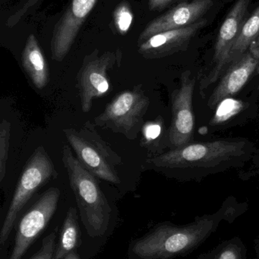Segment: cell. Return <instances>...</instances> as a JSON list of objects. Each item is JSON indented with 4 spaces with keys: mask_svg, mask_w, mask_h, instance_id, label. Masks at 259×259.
I'll use <instances>...</instances> for the list:
<instances>
[{
    "mask_svg": "<svg viewBox=\"0 0 259 259\" xmlns=\"http://www.w3.org/2000/svg\"><path fill=\"white\" fill-rule=\"evenodd\" d=\"M247 144L243 140H218L191 143L147 160L158 168L187 170L189 172H212L214 169L229 166L246 154Z\"/></svg>",
    "mask_w": 259,
    "mask_h": 259,
    "instance_id": "6da1fadb",
    "label": "cell"
},
{
    "mask_svg": "<svg viewBox=\"0 0 259 259\" xmlns=\"http://www.w3.org/2000/svg\"><path fill=\"white\" fill-rule=\"evenodd\" d=\"M62 160L87 233L91 237L104 235L112 210L97 178L82 166L68 145L62 148Z\"/></svg>",
    "mask_w": 259,
    "mask_h": 259,
    "instance_id": "7a4b0ae2",
    "label": "cell"
},
{
    "mask_svg": "<svg viewBox=\"0 0 259 259\" xmlns=\"http://www.w3.org/2000/svg\"><path fill=\"white\" fill-rule=\"evenodd\" d=\"M214 219L203 218L192 225H158L129 246L130 259H170L182 255L202 243L213 231Z\"/></svg>",
    "mask_w": 259,
    "mask_h": 259,
    "instance_id": "3957f363",
    "label": "cell"
},
{
    "mask_svg": "<svg viewBox=\"0 0 259 259\" xmlns=\"http://www.w3.org/2000/svg\"><path fill=\"white\" fill-rule=\"evenodd\" d=\"M65 138L79 162L99 179L114 184L121 183L117 167L123 163L121 156L101 138L89 121L80 129L63 130Z\"/></svg>",
    "mask_w": 259,
    "mask_h": 259,
    "instance_id": "277c9868",
    "label": "cell"
},
{
    "mask_svg": "<svg viewBox=\"0 0 259 259\" xmlns=\"http://www.w3.org/2000/svg\"><path fill=\"white\" fill-rule=\"evenodd\" d=\"M58 176L56 166L44 146L35 149L23 168L16 189L6 213L1 231L0 244L9 238L18 214L33 195L49 181Z\"/></svg>",
    "mask_w": 259,
    "mask_h": 259,
    "instance_id": "5b68a950",
    "label": "cell"
},
{
    "mask_svg": "<svg viewBox=\"0 0 259 259\" xmlns=\"http://www.w3.org/2000/svg\"><path fill=\"white\" fill-rule=\"evenodd\" d=\"M149 104L150 100L144 94L141 85H138L114 97L103 112L94 118V124L134 140L142 128Z\"/></svg>",
    "mask_w": 259,
    "mask_h": 259,
    "instance_id": "8992f818",
    "label": "cell"
},
{
    "mask_svg": "<svg viewBox=\"0 0 259 259\" xmlns=\"http://www.w3.org/2000/svg\"><path fill=\"white\" fill-rule=\"evenodd\" d=\"M120 51H106L100 53L98 49L84 57L77 74V88L82 109L89 112L93 100L107 94L109 88V71L121 64Z\"/></svg>",
    "mask_w": 259,
    "mask_h": 259,
    "instance_id": "52a82bcc",
    "label": "cell"
},
{
    "mask_svg": "<svg viewBox=\"0 0 259 259\" xmlns=\"http://www.w3.org/2000/svg\"><path fill=\"white\" fill-rule=\"evenodd\" d=\"M61 191L51 187L43 193L20 222L15 245L9 259H21L48 225L58 206Z\"/></svg>",
    "mask_w": 259,
    "mask_h": 259,
    "instance_id": "ba28073f",
    "label": "cell"
},
{
    "mask_svg": "<svg viewBox=\"0 0 259 259\" xmlns=\"http://www.w3.org/2000/svg\"><path fill=\"white\" fill-rule=\"evenodd\" d=\"M196 79L190 71L181 76L180 86L172 94V121L169 140L174 148L190 143L194 132L193 100Z\"/></svg>",
    "mask_w": 259,
    "mask_h": 259,
    "instance_id": "9c48e42d",
    "label": "cell"
},
{
    "mask_svg": "<svg viewBox=\"0 0 259 259\" xmlns=\"http://www.w3.org/2000/svg\"><path fill=\"white\" fill-rule=\"evenodd\" d=\"M98 0H71L53 27L50 50L53 61L62 62L69 53L88 15Z\"/></svg>",
    "mask_w": 259,
    "mask_h": 259,
    "instance_id": "30bf717a",
    "label": "cell"
},
{
    "mask_svg": "<svg viewBox=\"0 0 259 259\" xmlns=\"http://www.w3.org/2000/svg\"><path fill=\"white\" fill-rule=\"evenodd\" d=\"M251 0H237L220 26L214 47L213 61L214 67L206 81V85L212 84L220 77L222 71L228 65L230 53L240 34L245 22V17Z\"/></svg>",
    "mask_w": 259,
    "mask_h": 259,
    "instance_id": "8fae6325",
    "label": "cell"
},
{
    "mask_svg": "<svg viewBox=\"0 0 259 259\" xmlns=\"http://www.w3.org/2000/svg\"><path fill=\"white\" fill-rule=\"evenodd\" d=\"M213 6L212 0H193L190 3H180L149 22L138 36V46L158 33L188 27L198 22Z\"/></svg>",
    "mask_w": 259,
    "mask_h": 259,
    "instance_id": "7c38bea8",
    "label": "cell"
},
{
    "mask_svg": "<svg viewBox=\"0 0 259 259\" xmlns=\"http://www.w3.org/2000/svg\"><path fill=\"white\" fill-rule=\"evenodd\" d=\"M206 24L202 18L188 27L158 33L138 46V53L146 59H158L184 51Z\"/></svg>",
    "mask_w": 259,
    "mask_h": 259,
    "instance_id": "4fadbf2b",
    "label": "cell"
},
{
    "mask_svg": "<svg viewBox=\"0 0 259 259\" xmlns=\"http://www.w3.org/2000/svg\"><path fill=\"white\" fill-rule=\"evenodd\" d=\"M259 59L249 51L231 63L221 80L213 91L208 106L213 109L218 103L238 94L256 71Z\"/></svg>",
    "mask_w": 259,
    "mask_h": 259,
    "instance_id": "5bb4252c",
    "label": "cell"
},
{
    "mask_svg": "<svg viewBox=\"0 0 259 259\" xmlns=\"http://www.w3.org/2000/svg\"><path fill=\"white\" fill-rule=\"evenodd\" d=\"M21 65L35 88L41 90L50 82V68L38 39L30 33L21 53Z\"/></svg>",
    "mask_w": 259,
    "mask_h": 259,
    "instance_id": "9a60e30c",
    "label": "cell"
},
{
    "mask_svg": "<svg viewBox=\"0 0 259 259\" xmlns=\"http://www.w3.org/2000/svg\"><path fill=\"white\" fill-rule=\"evenodd\" d=\"M81 242V231L78 223L77 210L68 209L61 230L59 242L56 246L54 259H64L75 251Z\"/></svg>",
    "mask_w": 259,
    "mask_h": 259,
    "instance_id": "2e32d148",
    "label": "cell"
},
{
    "mask_svg": "<svg viewBox=\"0 0 259 259\" xmlns=\"http://www.w3.org/2000/svg\"><path fill=\"white\" fill-rule=\"evenodd\" d=\"M259 35V6L250 17L243 23L240 34L230 53L228 64L241 57L249 50L251 44Z\"/></svg>",
    "mask_w": 259,
    "mask_h": 259,
    "instance_id": "e0dca14e",
    "label": "cell"
},
{
    "mask_svg": "<svg viewBox=\"0 0 259 259\" xmlns=\"http://www.w3.org/2000/svg\"><path fill=\"white\" fill-rule=\"evenodd\" d=\"M134 14L130 4L123 1L116 8L113 15L114 27L120 35H126L133 22Z\"/></svg>",
    "mask_w": 259,
    "mask_h": 259,
    "instance_id": "ac0fdd59",
    "label": "cell"
},
{
    "mask_svg": "<svg viewBox=\"0 0 259 259\" xmlns=\"http://www.w3.org/2000/svg\"><path fill=\"white\" fill-rule=\"evenodd\" d=\"M10 133L11 123L8 120H2L0 124V182H3L6 175Z\"/></svg>",
    "mask_w": 259,
    "mask_h": 259,
    "instance_id": "d6986e66",
    "label": "cell"
},
{
    "mask_svg": "<svg viewBox=\"0 0 259 259\" xmlns=\"http://www.w3.org/2000/svg\"><path fill=\"white\" fill-rule=\"evenodd\" d=\"M42 2L43 0H20L13 12L8 17L6 26L15 27L23 18L33 13Z\"/></svg>",
    "mask_w": 259,
    "mask_h": 259,
    "instance_id": "ffe728a7",
    "label": "cell"
},
{
    "mask_svg": "<svg viewBox=\"0 0 259 259\" xmlns=\"http://www.w3.org/2000/svg\"><path fill=\"white\" fill-rule=\"evenodd\" d=\"M162 131V126L159 120L149 121L143 125L141 128V146L150 147L152 143L160 137Z\"/></svg>",
    "mask_w": 259,
    "mask_h": 259,
    "instance_id": "44dd1931",
    "label": "cell"
},
{
    "mask_svg": "<svg viewBox=\"0 0 259 259\" xmlns=\"http://www.w3.org/2000/svg\"><path fill=\"white\" fill-rule=\"evenodd\" d=\"M56 234L52 232L44 238L41 249L30 259H54Z\"/></svg>",
    "mask_w": 259,
    "mask_h": 259,
    "instance_id": "7402d4cb",
    "label": "cell"
},
{
    "mask_svg": "<svg viewBox=\"0 0 259 259\" xmlns=\"http://www.w3.org/2000/svg\"><path fill=\"white\" fill-rule=\"evenodd\" d=\"M217 259H241L238 250L234 247H228L222 251Z\"/></svg>",
    "mask_w": 259,
    "mask_h": 259,
    "instance_id": "603a6c76",
    "label": "cell"
},
{
    "mask_svg": "<svg viewBox=\"0 0 259 259\" xmlns=\"http://www.w3.org/2000/svg\"><path fill=\"white\" fill-rule=\"evenodd\" d=\"M173 0H149V6L151 11H161L165 9Z\"/></svg>",
    "mask_w": 259,
    "mask_h": 259,
    "instance_id": "cb8c5ba5",
    "label": "cell"
},
{
    "mask_svg": "<svg viewBox=\"0 0 259 259\" xmlns=\"http://www.w3.org/2000/svg\"><path fill=\"white\" fill-rule=\"evenodd\" d=\"M256 59H259V35L251 44L249 50Z\"/></svg>",
    "mask_w": 259,
    "mask_h": 259,
    "instance_id": "d4e9b609",
    "label": "cell"
},
{
    "mask_svg": "<svg viewBox=\"0 0 259 259\" xmlns=\"http://www.w3.org/2000/svg\"><path fill=\"white\" fill-rule=\"evenodd\" d=\"M64 259H80L79 258V255H78L77 252L76 251H73L71 253L68 254L66 257Z\"/></svg>",
    "mask_w": 259,
    "mask_h": 259,
    "instance_id": "484cf974",
    "label": "cell"
},
{
    "mask_svg": "<svg viewBox=\"0 0 259 259\" xmlns=\"http://www.w3.org/2000/svg\"><path fill=\"white\" fill-rule=\"evenodd\" d=\"M256 71H257V73H258V74H259V62H258V67H257Z\"/></svg>",
    "mask_w": 259,
    "mask_h": 259,
    "instance_id": "4316f807",
    "label": "cell"
},
{
    "mask_svg": "<svg viewBox=\"0 0 259 259\" xmlns=\"http://www.w3.org/2000/svg\"><path fill=\"white\" fill-rule=\"evenodd\" d=\"M3 1H4V0H3Z\"/></svg>",
    "mask_w": 259,
    "mask_h": 259,
    "instance_id": "83f0119b",
    "label": "cell"
}]
</instances>
